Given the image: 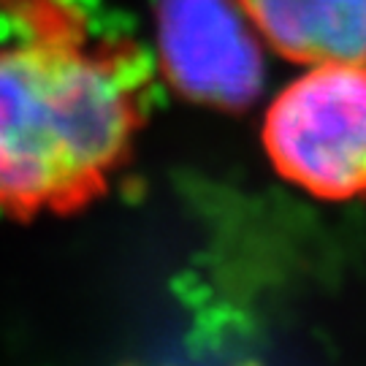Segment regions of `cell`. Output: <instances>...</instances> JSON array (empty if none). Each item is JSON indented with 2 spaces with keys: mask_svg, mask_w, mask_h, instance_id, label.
Listing matches in <instances>:
<instances>
[{
  "mask_svg": "<svg viewBox=\"0 0 366 366\" xmlns=\"http://www.w3.org/2000/svg\"><path fill=\"white\" fill-rule=\"evenodd\" d=\"M152 68L128 41L66 33L0 46V214L30 222L87 209L136 147Z\"/></svg>",
  "mask_w": 366,
  "mask_h": 366,
  "instance_id": "6da1fadb",
  "label": "cell"
},
{
  "mask_svg": "<svg viewBox=\"0 0 366 366\" xmlns=\"http://www.w3.org/2000/svg\"><path fill=\"white\" fill-rule=\"evenodd\" d=\"M263 147L282 179L323 201L366 196V66H312L277 95Z\"/></svg>",
  "mask_w": 366,
  "mask_h": 366,
  "instance_id": "7a4b0ae2",
  "label": "cell"
},
{
  "mask_svg": "<svg viewBox=\"0 0 366 366\" xmlns=\"http://www.w3.org/2000/svg\"><path fill=\"white\" fill-rule=\"evenodd\" d=\"M160 71L187 101L244 109L263 87L255 27L234 0H157Z\"/></svg>",
  "mask_w": 366,
  "mask_h": 366,
  "instance_id": "3957f363",
  "label": "cell"
},
{
  "mask_svg": "<svg viewBox=\"0 0 366 366\" xmlns=\"http://www.w3.org/2000/svg\"><path fill=\"white\" fill-rule=\"evenodd\" d=\"M255 33L304 66H366V0H239Z\"/></svg>",
  "mask_w": 366,
  "mask_h": 366,
  "instance_id": "277c9868",
  "label": "cell"
}]
</instances>
